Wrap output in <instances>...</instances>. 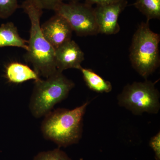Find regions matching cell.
Returning <instances> with one entry per match:
<instances>
[{
  "instance_id": "2",
  "label": "cell",
  "mask_w": 160,
  "mask_h": 160,
  "mask_svg": "<svg viewBox=\"0 0 160 160\" xmlns=\"http://www.w3.org/2000/svg\"><path fill=\"white\" fill-rule=\"evenodd\" d=\"M89 103L87 101L71 110L58 108L46 115L41 127L43 137L60 147L78 142L82 134L83 117Z\"/></svg>"
},
{
  "instance_id": "5",
  "label": "cell",
  "mask_w": 160,
  "mask_h": 160,
  "mask_svg": "<svg viewBox=\"0 0 160 160\" xmlns=\"http://www.w3.org/2000/svg\"><path fill=\"white\" fill-rule=\"evenodd\" d=\"M156 83L146 79L126 85L118 95V105L135 115L144 112L157 114L160 109V95Z\"/></svg>"
},
{
  "instance_id": "11",
  "label": "cell",
  "mask_w": 160,
  "mask_h": 160,
  "mask_svg": "<svg viewBox=\"0 0 160 160\" xmlns=\"http://www.w3.org/2000/svg\"><path fill=\"white\" fill-rule=\"evenodd\" d=\"M15 47L27 50L28 41L20 36L17 28L12 22L0 26V48Z\"/></svg>"
},
{
  "instance_id": "10",
  "label": "cell",
  "mask_w": 160,
  "mask_h": 160,
  "mask_svg": "<svg viewBox=\"0 0 160 160\" xmlns=\"http://www.w3.org/2000/svg\"><path fill=\"white\" fill-rule=\"evenodd\" d=\"M5 77L9 82L17 84L29 80L36 82L41 79L40 76L34 69L26 64L18 62H12L6 65Z\"/></svg>"
},
{
  "instance_id": "15",
  "label": "cell",
  "mask_w": 160,
  "mask_h": 160,
  "mask_svg": "<svg viewBox=\"0 0 160 160\" xmlns=\"http://www.w3.org/2000/svg\"><path fill=\"white\" fill-rule=\"evenodd\" d=\"M19 8L18 0H0V18L10 17Z\"/></svg>"
},
{
  "instance_id": "17",
  "label": "cell",
  "mask_w": 160,
  "mask_h": 160,
  "mask_svg": "<svg viewBox=\"0 0 160 160\" xmlns=\"http://www.w3.org/2000/svg\"><path fill=\"white\" fill-rule=\"evenodd\" d=\"M149 146L154 152L155 160H160V131L150 139Z\"/></svg>"
},
{
  "instance_id": "16",
  "label": "cell",
  "mask_w": 160,
  "mask_h": 160,
  "mask_svg": "<svg viewBox=\"0 0 160 160\" xmlns=\"http://www.w3.org/2000/svg\"><path fill=\"white\" fill-rule=\"evenodd\" d=\"M32 3L40 9L47 10H54L61 3L65 1L71 2H79L81 0H27Z\"/></svg>"
},
{
  "instance_id": "7",
  "label": "cell",
  "mask_w": 160,
  "mask_h": 160,
  "mask_svg": "<svg viewBox=\"0 0 160 160\" xmlns=\"http://www.w3.org/2000/svg\"><path fill=\"white\" fill-rule=\"evenodd\" d=\"M127 4V0H122L110 5H97L94 10L99 33L113 35L120 31L118 20Z\"/></svg>"
},
{
  "instance_id": "12",
  "label": "cell",
  "mask_w": 160,
  "mask_h": 160,
  "mask_svg": "<svg viewBox=\"0 0 160 160\" xmlns=\"http://www.w3.org/2000/svg\"><path fill=\"white\" fill-rule=\"evenodd\" d=\"M82 74L86 86L92 91L98 93H109L112 90V85L91 69L81 67L79 69Z\"/></svg>"
},
{
  "instance_id": "18",
  "label": "cell",
  "mask_w": 160,
  "mask_h": 160,
  "mask_svg": "<svg viewBox=\"0 0 160 160\" xmlns=\"http://www.w3.org/2000/svg\"><path fill=\"white\" fill-rule=\"evenodd\" d=\"M122 0H85V3L92 6L93 4L97 5H106L118 2Z\"/></svg>"
},
{
  "instance_id": "4",
  "label": "cell",
  "mask_w": 160,
  "mask_h": 160,
  "mask_svg": "<svg viewBox=\"0 0 160 160\" xmlns=\"http://www.w3.org/2000/svg\"><path fill=\"white\" fill-rule=\"evenodd\" d=\"M160 34L151 30L147 22L140 25L133 35L129 59L133 69L146 79L160 66Z\"/></svg>"
},
{
  "instance_id": "9",
  "label": "cell",
  "mask_w": 160,
  "mask_h": 160,
  "mask_svg": "<svg viewBox=\"0 0 160 160\" xmlns=\"http://www.w3.org/2000/svg\"><path fill=\"white\" fill-rule=\"evenodd\" d=\"M85 59L84 53L77 43L71 40L55 49V61L57 69L62 72L66 69L79 70Z\"/></svg>"
},
{
  "instance_id": "1",
  "label": "cell",
  "mask_w": 160,
  "mask_h": 160,
  "mask_svg": "<svg viewBox=\"0 0 160 160\" xmlns=\"http://www.w3.org/2000/svg\"><path fill=\"white\" fill-rule=\"evenodd\" d=\"M30 22L28 49L24 55L27 62L32 65L40 77H48L57 70L55 61V49L43 35L40 21L43 10L27 0L21 6Z\"/></svg>"
},
{
  "instance_id": "8",
  "label": "cell",
  "mask_w": 160,
  "mask_h": 160,
  "mask_svg": "<svg viewBox=\"0 0 160 160\" xmlns=\"http://www.w3.org/2000/svg\"><path fill=\"white\" fill-rule=\"evenodd\" d=\"M45 38L55 49L72 40L73 30L65 18L55 13L41 25Z\"/></svg>"
},
{
  "instance_id": "14",
  "label": "cell",
  "mask_w": 160,
  "mask_h": 160,
  "mask_svg": "<svg viewBox=\"0 0 160 160\" xmlns=\"http://www.w3.org/2000/svg\"><path fill=\"white\" fill-rule=\"evenodd\" d=\"M33 160H72L68 155L59 148L41 152L34 157Z\"/></svg>"
},
{
  "instance_id": "6",
  "label": "cell",
  "mask_w": 160,
  "mask_h": 160,
  "mask_svg": "<svg viewBox=\"0 0 160 160\" xmlns=\"http://www.w3.org/2000/svg\"><path fill=\"white\" fill-rule=\"evenodd\" d=\"M53 11L66 19L78 36H87L99 33L94 8L89 4L79 2H62Z\"/></svg>"
},
{
  "instance_id": "13",
  "label": "cell",
  "mask_w": 160,
  "mask_h": 160,
  "mask_svg": "<svg viewBox=\"0 0 160 160\" xmlns=\"http://www.w3.org/2000/svg\"><path fill=\"white\" fill-rule=\"evenodd\" d=\"M133 5L146 17L147 22L152 19H160V0H136Z\"/></svg>"
},
{
  "instance_id": "3",
  "label": "cell",
  "mask_w": 160,
  "mask_h": 160,
  "mask_svg": "<svg viewBox=\"0 0 160 160\" xmlns=\"http://www.w3.org/2000/svg\"><path fill=\"white\" fill-rule=\"evenodd\" d=\"M45 79L35 82L30 98L29 108L34 117H45L56 104L65 99L75 86V84L57 70Z\"/></svg>"
}]
</instances>
